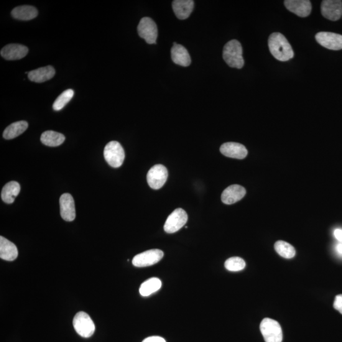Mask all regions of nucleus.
I'll list each match as a JSON object with an SVG mask.
<instances>
[{
    "label": "nucleus",
    "mask_w": 342,
    "mask_h": 342,
    "mask_svg": "<svg viewBox=\"0 0 342 342\" xmlns=\"http://www.w3.org/2000/svg\"><path fill=\"white\" fill-rule=\"evenodd\" d=\"M268 46L270 53L276 59L286 62L294 57L292 46L285 36L280 32H274L270 35Z\"/></svg>",
    "instance_id": "1"
},
{
    "label": "nucleus",
    "mask_w": 342,
    "mask_h": 342,
    "mask_svg": "<svg viewBox=\"0 0 342 342\" xmlns=\"http://www.w3.org/2000/svg\"><path fill=\"white\" fill-rule=\"evenodd\" d=\"M243 49L241 43L236 40L226 43L223 49V58L229 67L242 69L244 65Z\"/></svg>",
    "instance_id": "2"
},
{
    "label": "nucleus",
    "mask_w": 342,
    "mask_h": 342,
    "mask_svg": "<svg viewBox=\"0 0 342 342\" xmlns=\"http://www.w3.org/2000/svg\"><path fill=\"white\" fill-rule=\"evenodd\" d=\"M260 330L265 342H282V329L278 321L270 318L264 319L260 323Z\"/></svg>",
    "instance_id": "3"
},
{
    "label": "nucleus",
    "mask_w": 342,
    "mask_h": 342,
    "mask_svg": "<svg viewBox=\"0 0 342 342\" xmlns=\"http://www.w3.org/2000/svg\"><path fill=\"white\" fill-rule=\"evenodd\" d=\"M104 155L107 162L112 167H119L123 164L124 150L119 142H109L105 147Z\"/></svg>",
    "instance_id": "4"
},
{
    "label": "nucleus",
    "mask_w": 342,
    "mask_h": 342,
    "mask_svg": "<svg viewBox=\"0 0 342 342\" xmlns=\"http://www.w3.org/2000/svg\"><path fill=\"white\" fill-rule=\"evenodd\" d=\"M73 326L76 332L83 338H89L95 331V326L90 316L85 312L76 314L73 320Z\"/></svg>",
    "instance_id": "5"
},
{
    "label": "nucleus",
    "mask_w": 342,
    "mask_h": 342,
    "mask_svg": "<svg viewBox=\"0 0 342 342\" xmlns=\"http://www.w3.org/2000/svg\"><path fill=\"white\" fill-rule=\"evenodd\" d=\"M138 32L140 37L146 41L148 44L156 43L158 29L156 24L151 18H142L138 26Z\"/></svg>",
    "instance_id": "6"
},
{
    "label": "nucleus",
    "mask_w": 342,
    "mask_h": 342,
    "mask_svg": "<svg viewBox=\"0 0 342 342\" xmlns=\"http://www.w3.org/2000/svg\"><path fill=\"white\" fill-rule=\"evenodd\" d=\"M188 215L183 209L174 211L165 221L164 229L167 233H174L182 228L187 223Z\"/></svg>",
    "instance_id": "7"
},
{
    "label": "nucleus",
    "mask_w": 342,
    "mask_h": 342,
    "mask_svg": "<svg viewBox=\"0 0 342 342\" xmlns=\"http://www.w3.org/2000/svg\"><path fill=\"white\" fill-rule=\"evenodd\" d=\"M168 171L164 165L157 164L153 166L147 174V182L150 188L159 190L167 180Z\"/></svg>",
    "instance_id": "8"
},
{
    "label": "nucleus",
    "mask_w": 342,
    "mask_h": 342,
    "mask_svg": "<svg viewBox=\"0 0 342 342\" xmlns=\"http://www.w3.org/2000/svg\"><path fill=\"white\" fill-rule=\"evenodd\" d=\"M164 257V252L159 249H152L136 255L132 259L135 267H149L159 262Z\"/></svg>",
    "instance_id": "9"
},
{
    "label": "nucleus",
    "mask_w": 342,
    "mask_h": 342,
    "mask_svg": "<svg viewBox=\"0 0 342 342\" xmlns=\"http://www.w3.org/2000/svg\"><path fill=\"white\" fill-rule=\"evenodd\" d=\"M319 44L329 50L342 49V35L330 32H320L316 35Z\"/></svg>",
    "instance_id": "10"
},
{
    "label": "nucleus",
    "mask_w": 342,
    "mask_h": 342,
    "mask_svg": "<svg viewBox=\"0 0 342 342\" xmlns=\"http://www.w3.org/2000/svg\"><path fill=\"white\" fill-rule=\"evenodd\" d=\"M321 13L326 19L336 21L342 16V2L340 0H325L321 4Z\"/></svg>",
    "instance_id": "11"
},
{
    "label": "nucleus",
    "mask_w": 342,
    "mask_h": 342,
    "mask_svg": "<svg viewBox=\"0 0 342 342\" xmlns=\"http://www.w3.org/2000/svg\"><path fill=\"white\" fill-rule=\"evenodd\" d=\"M60 215L63 220L71 222L76 218L75 200L71 194H63L60 198Z\"/></svg>",
    "instance_id": "12"
},
{
    "label": "nucleus",
    "mask_w": 342,
    "mask_h": 342,
    "mask_svg": "<svg viewBox=\"0 0 342 342\" xmlns=\"http://www.w3.org/2000/svg\"><path fill=\"white\" fill-rule=\"evenodd\" d=\"M284 4L289 11L300 17L309 16L312 10V5L308 0H286Z\"/></svg>",
    "instance_id": "13"
},
{
    "label": "nucleus",
    "mask_w": 342,
    "mask_h": 342,
    "mask_svg": "<svg viewBox=\"0 0 342 342\" xmlns=\"http://www.w3.org/2000/svg\"><path fill=\"white\" fill-rule=\"evenodd\" d=\"M220 152L224 156L236 159H244L248 154V151L244 145L234 142L222 145Z\"/></svg>",
    "instance_id": "14"
},
{
    "label": "nucleus",
    "mask_w": 342,
    "mask_h": 342,
    "mask_svg": "<svg viewBox=\"0 0 342 342\" xmlns=\"http://www.w3.org/2000/svg\"><path fill=\"white\" fill-rule=\"evenodd\" d=\"M246 188L241 185H233L228 186L224 190L221 195V200L224 203L231 205L237 202L246 195Z\"/></svg>",
    "instance_id": "15"
},
{
    "label": "nucleus",
    "mask_w": 342,
    "mask_h": 342,
    "mask_svg": "<svg viewBox=\"0 0 342 342\" xmlns=\"http://www.w3.org/2000/svg\"><path fill=\"white\" fill-rule=\"evenodd\" d=\"M29 49L25 46L19 44H10L5 46L1 50V56L5 60H16L22 59L27 55Z\"/></svg>",
    "instance_id": "16"
},
{
    "label": "nucleus",
    "mask_w": 342,
    "mask_h": 342,
    "mask_svg": "<svg viewBox=\"0 0 342 342\" xmlns=\"http://www.w3.org/2000/svg\"><path fill=\"white\" fill-rule=\"evenodd\" d=\"M171 58L176 64L188 67L190 65L191 60L188 50L183 46L174 43L170 50Z\"/></svg>",
    "instance_id": "17"
},
{
    "label": "nucleus",
    "mask_w": 342,
    "mask_h": 342,
    "mask_svg": "<svg viewBox=\"0 0 342 342\" xmlns=\"http://www.w3.org/2000/svg\"><path fill=\"white\" fill-rule=\"evenodd\" d=\"M194 2L192 0H175L173 2V9L176 16L180 20L188 19L192 12Z\"/></svg>",
    "instance_id": "18"
},
{
    "label": "nucleus",
    "mask_w": 342,
    "mask_h": 342,
    "mask_svg": "<svg viewBox=\"0 0 342 342\" xmlns=\"http://www.w3.org/2000/svg\"><path fill=\"white\" fill-rule=\"evenodd\" d=\"M55 75V69L52 66H47L28 73V78L32 82L41 83L51 80Z\"/></svg>",
    "instance_id": "19"
},
{
    "label": "nucleus",
    "mask_w": 342,
    "mask_h": 342,
    "mask_svg": "<svg viewBox=\"0 0 342 342\" xmlns=\"http://www.w3.org/2000/svg\"><path fill=\"white\" fill-rule=\"evenodd\" d=\"M18 250L16 246L8 241L4 236L0 237V257L7 261H13L17 259Z\"/></svg>",
    "instance_id": "20"
},
{
    "label": "nucleus",
    "mask_w": 342,
    "mask_h": 342,
    "mask_svg": "<svg viewBox=\"0 0 342 342\" xmlns=\"http://www.w3.org/2000/svg\"><path fill=\"white\" fill-rule=\"evenodd\" d=\"M38 12L35 7L24 5L15 7L12 11V17L20 20H30L37 17Z\"/></svg>",
    "instance_id": "21"
},
{
    "label": "nucleus",
    "mask_w": 342,
    "mask_h": 342,
    "mask_svg": "<svg viewBox=\"0 0 342 342\" xmlns=\"http://www.w3.org/2000/svg\"><path fill=\"white\" fill-rule=\"evenodd\" d=\"M20 186L16 181H10L5 185L2 191V199L4 202L12 203L19 195Z\"/></svg>",
    "instance_id": "22"
},
{
    "label": "nucleus",
    "mask_w": 342,
    "mask_h": 342,
    "mask_svg": "<svg viewBox=\"0 0 342 342\" xmlns=\"http://www.w3.org/2000/svg\"><path fill=\"white\" fill-rule=\"evenodd\" d=\"M64 135L53 131H47L43 132L41 136V142L48 147H58L64 142Z\"/></svg>",
    "instance_id": "23"
},
{
    "label": "nucleus",
    "mask_w": 342,
    "mask_h": 342,
    "mask_svg": "<svg viewBox=\"0 0 342 342\" xmlns=\"http://www.w3.org/2000/svg\"><path fill=\"white\" fill-rule=\"evenodd\" d=\"M28 123L26 121H21L14 122L8 126L4 132V138L6 140L14 139L20 136L27 129Z\"/></svg>",
    "instance_id": "24"
},
{
    "label": "nucleus",
    "mask_w": 342,
    "mask_h": 342,
    "mask_svg": "<svg viewBox=\"0 0 342 342\" xmlns=\"http://www.w3.org/2000/svg\"><path fill=\"white\" fill-rule=\"evenodd\" d=\"M162 287V282L159 278H152L145 281L140 287V293L143 297H148L157 292Z\"/></svg>",
    "instance_id": "25"
},
{
    "label": "nucleus",
    "mask_w": 342,
    "mask_h": 342,
    "mask_svg": "<svg viewBox=\"0 0 342 342\" xmlns=\"http://www.w3.org/2000/svg\"><path fill=\"white\" fill-rule=\"evenodd\" d=\"M277 253L285 259H292L295 256V250L292 245L284 241H278L275 244Z\"/></svg>",
    "instance_id": "26"
},
{
    "label": "nucleus",
    "mask_w": 342,
    "mask_h": 342,
    "mask_svg": "<svg viewBox=\"0 0 342 342\" xmlns=\"http://www.w3.org/2000/svg\"><path fill=\"white\" fill-rule=\"evenodd\" d=\"M75 94V92L73 89H69L63 91L59 96L58 97L53 105V109L56 111H60L71 100Z\"/></svg>",
    "instance_id": "27"
},
{
    "label": "nucleus",
    "mask_w": 342,
    "mask_h": 342,
    "mask_svg": "<svg viewBox=\"0 0 342 342\" xmlns=\"http://www.w3.org/2000/svg\"><path fill=\"white\" fill-rule=\"evenodd\" d=\"M246 262L243 259L238 257L229 258L225 262L224 266L229 271L236 272L243 270L246 267Z\"/></svg>",
    "instance_id": "28"
},
{
    "label": "nucleus",
    "mask_w": 342,
    "mask_h": 342,
    "mask_svg": "<svg viewBox=\"0 0 342 342\" xmlns=\"http://www.w3.org/2000/svg\"><path fill=\"white\" fill-rule=\"evenodd\" d=\"M333 307L342 315V294L336 296Z\"/></svg>",
    "instance_id": "29"
},
{
    "label": "nucleus",
    "mask_w": 342,
    "mask_h": 342,
    "mask_svg": "<svg viewBox=\"0 0 342 342\" xmlns=\"http://www.w3.org/2000/svg\"><path fill=\"white\" fill-rule=\"evenodd\" d=\"M142 342H166L164 338L160 336H150V337L145 338Z\"/></svg>",
    "instance_id": "30"
},
{
    "label": "nucleus",
    "mask_w": 342,
    "mask_h": 342,
    "mask_svg": "<svg viewBox=\"0 0 342 342\" xmlns=\"http://www.w3.org/2000/svg\"><path fill=\"white\" fill-rule=\"evenodd\" d=\"M334 236L339 242H342V229H336L334 231Z\"/></svg>",
    "instance_id": "31"
},
{
    "label": "nucleus",
    "mask_w": 342,
    "mask_h": 342,
    "mask_svg": "<svg viewBox=\"0 0 342 342\" xmlns=\"http://www.w3.org/2000/svg\"><path fill=\"white\" fill-rule=\"evenodd\" d=\"M336 252L342 256V244H339L336 247Z\"/></svg>",
    "instance_id": "32"
}]
</instances>
